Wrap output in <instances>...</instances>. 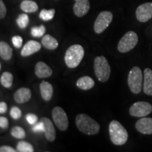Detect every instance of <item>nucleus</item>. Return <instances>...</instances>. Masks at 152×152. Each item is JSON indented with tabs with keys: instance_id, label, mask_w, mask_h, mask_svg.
I'll list each match as a JSON object with an SVG mask.
<instances>
[{
	"instance_id": "393cba45",
	"label": "nucleus",
	"mask_w": 152,
	"mask_h": 152,
	"mask_svg": "<svg viewBox=\"0 0 152 152\" xmlns=\"http://www.w3.org/2000/svg\"><path fill=\"white\" fill-rule=\"evenodd\" d=\"M55 14V10L54 9L47 10V9H42L39 13V18L45 21H48L54 18Z\"/></svg>"
},
{
	"instance_id": "4be33fe9",
	"label": "nucleus",
	"mask_w": 152,
	"mask_h": 152,
	"mask_svg": "<svg viewBox=\"0 0 152 152\" xmlns=\"http://www.w3.org/2000/svg\"><path fill=\"white\" fill-rule=\"evenodd\" d=\"M20 9L26 13H35L38 10L37 4L30 0H24L20 4Z\"/></svg>"
},
{
	"instance_id": "f8f14e48",
	"label": "nucleus",
	"mask_w": 152,
	"mask_h": 152,
	"mask_svg": "<svg viewBox=\"0 0 152 152\" xmlns=\"http://www.w3.org/2000/svg\"><path fill=\"white\" fill-rule=\"evenodd\" d=\"M90 9L89 0H75L73 5V12L76 16L83 17L89 12Z\"/></svg>"
},
{
	"instance_id": "7ed1b4c3",
	"label": "nucleus",
	"mask_w": 152,
	"mask_h": 152,
	"mask_svg": "<svg viewBox=\"0 0 152 152\" xmlns=\"http://www.w3.org/2000/svg\"><path fill=\"white\" fill-rule=\"evenodd\" d=\"M85 55L84 48L80 45H72L66 50L64 59L66 66L75 68L79 66Z\"/></svg>"
},
{
	"instance_id": "cd10ccee",
	"label": "nucleus",
	"mask_w": 152,
	"mask_h": 152,
	"mask_svg": "<svg viewBox=\"0 0 152 152\" xmlns=\"http://www.w3.org/2000/svg\"><path fill=\"white\" fill-rule=\"evenodd\" d=\"M46 28L45 26L41 25L39 27H33L31 28V35L34 37H40L45 35Z\"/></svg>"
},
{
	"instance_id": "9b49d317",
	"label": "nucleus",
	"mask_w": 152,
	"mask_h": 152,
	"mask_svg": "<svg viewBox=\"0 0 152 152\" xmlns=\"http://www.w3.org/2000/svg\"><path fill=\"white\" fill-rule=\"evenodd\" d=\"M135 128L139 132L144 134H152V118L142 117L137 121Z\"/></svg>"
},
{
	"instance_id": "20e7f679",
	"label": "nucleus",
	"mask_w": 152,
	"mask_h": 152,
	"mask_svg": "<svg viewBox=\"0 0 152 152\" xmlns=\"http://www.w3.org/2000/svg\"><path fill=\"white\" fill-rule=\"evenodd\" d=\"M94 70L96 78L99 82L105 83L109 80L111 75V66L104 56H96L94 61Z\"/></svg>"
},
{
	"instance_id": "bb28decb",
	"label": "nucleus",
	"mask_w": 152,
	"mask_h": 152,
	"mask_svg": "<svg viewBox=\"0 0 152 152\" xmlns=\"http://www.w3.org/2000/svg\"><path fill=\"white\" fill-rule=\"evenodd\" d=\"M29 17L26 14H20L16 19L17 25L21 29H24V28L27 27L28 23H29Z\"/></svg>"
},
{
	"instance_id": "412c9836",
	"label": "nucleus",
	"mask_w": 152,
	"mask_h": 152,
	"mask_svg": "<svg viewBox=\"0 0 152 152\" xmlns=\"http://www.w3.org/2000/svg\"><path fill=\"white\" fill-rule=\"evenodd\" d=\"M42 45L45 48L49 49V50H54L58 47V42L56 38L52 37V35H46L42 37Z\"/></svg>"
},
{
	"instance_id": "6e6552de",
	"label": "nucleus",
	"mask_w": 152,
	"mask_h": 152,
	"mask_svg": "<svg viewBox=\"0 0 152 152\" xmlns=\"http://www.w3.org/2000/svg\"><path fill=\"white\" fill-rule=\"evenodd\" d=\"M52 118L56 126L61 131L68 129L69 121L68 115L64 109L60 106H56L52 110Z\"/></svg>"
},
{
	"instance_id": "c85d7f7f",
	"label": "nucleus",
	"mask_w": 152,
	"mask_h": 152,
	"mask_svg": "<svg viewBox=\"0 0 152 152\" xmlns=\"http://www.w3.org/2000/svg\"><path fill=\"white\" fill-rule=\"evenodd\" d=\"M22 112L20 111V109H19L17 106H14L11 109L10 111V115L13 119L14 120H18L21 117Z\"/></svg>"
},
{
	"instance_id": "39448f33",
	"label": "nucleus",
	"mask_w": 152,
	"mask_h": 152,
	"mask_svg": "<svg viewBox=\"0 0 152 152\" xmlns=\"http://www.w3.org/2000/svg\"><path fill=\"white\" fill-rule=\"evenodd\" d=\"M143 75L140 68L134 66L130 70L128 74V84L131 92L134 94H139L142 91Z\"/></svg>"
},
{
	"instance_id": "423d86ee",
	"label": "nucleus",
	"mask_w": 152,
	"mask_h": 152,
	"mask_svg": "<svg viewBox=\"0 0 152 152\" xmlns=\"http://www.w3.org/2000/svg\"><path fill=\"white\" fill-rule=\"evenodd\" d=\"M138 43V36L135 32L128 31L118 44V50L121 53H127L135 47Z\"/></svg>"
},
{
	"instance_id": "4468645a",
	"label": "nucleus",
	"mask_w": 152,
	"mask_h": 152,
	"mask_svg": "<svg viewBox=\"0 0 152 152\" xmlns=\"http://www.w3.org/2000/svg\"><path fill=\"white\" fill-rule=\"evenodd\" d=\"M42 45L39 42L35 40L28 41L24 47H23L20 54L22 56L26 57L29 56L30 55L35 54V53L39 52L41 49Z\"/></svg>"
},
{
	"instance_id": "f257e3e1",
	"label": "nucleus",
	"mask_w": 152,
	"mask_h": 152,
	"mask_svg": "<svg viewBox=\"0 0 152 152\" xmlns=\"http://www.w3.org/2000/svg\"><path fill=\"white\" fill-rule=\"evenodd\" d=\"M75 124L81 132L87 135L96 134L100 130L99 124L85 113H80L76 115Z\"/></svg>"
},
{
	"instance_id": "6ab92c4d",
	"label": "nucleus",
	"mask_w": 152,
	"mask_h": 152,
	"mask_svg": "<svg viewBox=\"0 0 152 152\" xmlns=\"http://www.w3.org/2000/svg\"><path fill=\"white\" fill-rule=\"evenodd\" d=\"M94 81L90 76H83L76 82V85L83 90H89L94 86Z\"/></svg>"
},
{
	"instance_id": "c9c22d12",
	"label": "nucleus",
	"mask_w": 152,
	"mask_h": 152,
	"mask_svg": "<svg viewBox=\"0 0 152 152\" xmlns=\"http://www.w3.org/2000/svg\"><path fill=\"white\" fill-rule=\"evenodd\" d=\"M7 111V104L5 102H1L0 103V113L3 114L6 113V111Z\"/></svg>"
},
{
	"instance_id": "ddd939ff",
	"label": "nucleus",
	"mask_w": 152,
	"mask_h": 152,
	"mask_svg": "<svg viewBox=\"0 0 152 152\" xmlns=\"http://www.w3.org/2000/svg\"><path fill=\"white\" fill-rule=\"evenodd\" d=\"M40 120L45 125V132L44 133H45V137L49 142H54L56 139V133L52 121H51L50 119L46 117L42 118Z\"/></svg>"
},
{
	"instance_id": "7c9ffc66",
	"label": "nucleus",
	"mask_w": 152,
	"mask_h": 152,
	"mask_svg": "<svg viewBox=\"0 0 152 152\" xmlns=\"http://www.w3.org/2000/svg\"><path fill=\"white\" fill-rule=\"evenodd\" d=\"M32 130L34 132H45V125L44 123L41 121L37 123V124H35L32 128Z\"/></svg>"
},
{
	"instance_id": "f3484780",
	"label": "nucleus",
	"mask_w": 152,
	"mask_h": 152,
	"mask_svg": "<svg viewBox=\"0 0 152 152\" xmlns=\"http://www.w3.org/2000/svg\"><path fill=\"white\" fill-rule=\"evenodd\" d=\"M143 91L147 95L152 96V71L149 68L144 71Z\"/></svg>"
},
{
	"instance_id": "2f4dec72",
	"label": "nucleus",
	"mask_w": 152,
	"mask_h": 152,
	"mask_svg": "<svg viewBox=\"0 0 152 152\" xmlns=\"http://www.w3.org/2000/svg\"><path fill=\"white\" fill-rule=\"evenodd\" d=\"M26 121H28V123L30 125H35L37 123L38 121V118L36 115L33 113H28L26 115Z\"/></svg>"
},
{
	"instance_id": "dca6fc26",
	"label": "nucleus",
	"mask_w": 152,
	"mask_h": 152,
	"mask_svg": "<svg viewBox=\"0 0 152 152\" xmlns=\"http://www.w3.org/2000/svg\"><path fill=\"white\" fill-rule=\"evenodd\" d=\"M32 96L31 90L27 87H21L14 93V98L18 104H24L28 102Z\"/></svg>"
},
{
	"instance_id": "b1692460",
	"label": "nucleus",
	"mask_w": 152,
	"mask_h": 152,
	"mask_svg": "<svg viewBox=\"0 0 152 152\" xmlns=\"http://www.w3.org/2000/svg\"><path fill=\"white\" fill-rule=\"evenodd\" d=\"M16 150L19 152H33L34 148L29 142L20 141L17 144Z\"/></svg>"
},
{
	"instance_id": "1a4fd4ad",
	"label": "nucleus",
	"mask_w": 152,
	"mask_h": 152,
	"mask_svg": "<svg viewBox=\"0 0 152 152\" xmlns=\"http://www.w3.org/2000/svg\"><path fill=\"white\" fill-rule=\"evenodd\" d=\"M152 112V105L146 102H135L130 106L129 113L132 116L142 118L149 115Z\"/></svg>"
},
{
	"instance_id": "a211bd4d",
	"label": "nucleus",
	"mask_w": 152,
	"mask_h": 152,
	"mask_svg": "<svg viewBox=\"0 0 152 152\" xmlns=\"http://www.w3.org/2000/svg\"><path fill=\"white\" fill-rule=\"evenodd\" d=\"M39 89H40V94L43 99L46 102L50 101L54 93L52 84L47 81H42L39 85Z\"/></svg>"
},
{
	"instance_id": "5701e85b",
	"label": "nucleus",
	"mask_w": 152,
	"mask_h": 152,
	"mask_svg": "<svg viewBox=\"0 0 152 152\" xmlns=\"http://www.w3.org/2000/svg\"><path fill=\"white\" fill-rule=\"evenodd\" d=\"M13 81H14V76L10 72L6 71L1 74L0 77V83L5 88H10L13 85Z\"/></svg>"
},
{
	"instance_id": "f03ea898",
	"label": "nucleus",
	"mask_w": 152,
	"mask_h": 152,
	"mask_svg": "<svg viewBox=\"0 0 152 152\" xmlns=\"http://www.w3.org/2000/svg\"><path fill=\"white\" fill-rule=\"evenodd\" d=\"M109 132L111 141L115 145H123L128 141V131L118 121H112L110 123Z\"/></svg>"
},
{
	"instance_id": "72a5a7b5",
	"label": "nucleus",
	"mask_w": 152,
	"mask_h": 152,
	"mask_svg": "<svg viewBox=\"0 0 152 152\" xmlns=\"http://www.w3.org/2000/svg\"><path fill=\"white\" fill-rule=\"evenodd\" d=\"M9 126V121L6 117H0V127L2 129H6Z\"/></svg>"
},
{
	"instance_id": "9d476101",
	"label": "nucleus",
	"mask_w": 152,
	"mask_h": 152,
	"mask_svg": "<svg viewBox=\"0 0 152 152\" xmlns=\"http://www.w3.org/2000/svg\"><path fill=\"white\" fill-rule=\"evenodd\" d=\"M136 17L140 22L145 23L152 18V2L144 3L136 9Z\"/></svg>"
},
{
	"instance_id": "0eeeda50",
	"label": "nucleus",
	"mask_w": 152,
	"mask_h": 152,
	"mask_svg": "<svg viewBox=\"0 0 152 152\" xmlns=\"http://www.w3.org/2000/svg\"><path fill=\"white\" fill-rule=\"evenodd\" d=\"M113 20V14L111 11H102L98 15L97 18L94 24V32L97 34H101L109 27Z\"/></svg>"
},
{
	"instance_id": "f704fd0d",
	"label": "nucleus",
	"mask_w": 152,
	"mask_h": 152,
	"mask_svg": "<svg viewBox=\"0 0 152 152\" xmlns=\"http://www.w3.org/2000/svg\"><path fill=\"white\" fill-rule=\"evenodd\" d=\"M0 151L1 152H16V149H14V148L10 147V146L3 145L0 147Z\"/></svg>"
},
{
	"instance_id": "c756f323",
	"label": "nucleus",
	"mask_w": 152,
	"mask_h": 152,
	"mask_svg": "<svg viewBox=\"0 0 152 152\" xmlns=\"http://www.w3.org/2000/svg\"><path fill=\"white\" fill-rule=\"evenodd\" d=\"M12 43L16 48H20L23 45V38L18 35L14 36L12 37Z\"/></svg>"
},
{
	"instance_id": "2eb2a0df",
	"label": "nucleus",
	"mask_w": 152,
	"mask_h": 152,
	"mask_svg": "<svg viewBox=\"0 0 152 152\" xmlns=\"http://www.w3.org/2000/svg\"><path fill=\"white\" fill-rule=\"evenodd\" d=\"M52 70L49 66L43 61H39L36 64L35 67V73L39 78L49 77L52 75Z\"/></svg>"
},
{
	"instance_id": "a878e982",
	"label": "nucleus",
	"mask_w": 152,
	"mask_h": 152,
	"mask_svg": "<svg viewBox=\"0 0 152 152\" xmlns=\"http://www.w3.org/2000/svg\"><path fill=\"white\" fill-rule=\"evenodd\" d=\"M11 134L16 139H24L26 137V132L24 129L20 126H15L11 130Z\"/></svg>"
},
{
	"instance_id": "aec40b11",
	"label": "nucleus",
	"mask_w": 152,
	"mask_h": 152,
	"mask_svg": "<svg viewBox=\"0 0 152 152\" xmlns=\"http://www.w3.org/2000/svg\"><path fill=\"white\" fill-rule=\"evenodd\" d=\"M13 49L6 42H0V56L2 59L9 61L12 58Z\"/></svg>"
},
{
	"instance_id": "473e14b6",
	"label": "nucleus",
	"mask_w": 152,
	"mask_h": 152,
	"mask_svg": "<svg viewBox=\"0 0 152 152\" xmlns=\"http://www.w3.org/2000/svg\"><path fill=\"white\" fill-rule=\"evenodd\" d=\"M7 15V8L2 0H0V18L3 19Z\"/></svg>"
}]
</instances>
